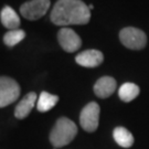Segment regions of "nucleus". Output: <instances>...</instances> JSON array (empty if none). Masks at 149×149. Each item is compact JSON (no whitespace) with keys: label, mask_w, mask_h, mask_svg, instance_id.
Wrapping results in <instances>:
<instances>
[{"label":"nucleus","mask_w":149,"mask_h":149,"mask_svg":"<svg viewBox=\"0 0 149 149\" xmlns=\"http://www.w3.org/2000/svg\"><path fill=\"white\" fill-rule=\"evenodd\" d=\"M26 38V32L21 29H16V30H9V31L3 36V43L7 47L12 48L20 43Z\"/></svg>","instance_id":"obj_15"},{"label":"nucleus","mask_w":149,"mask_h":149,"mask_svg":"<svg viewBox=\"0 0 149 149\" xmlns=\"http://www.w3.org/2000/svg\"><path fill=\"white\" fill-rule=\"evenodd\" d=\"M139 87L134 83H124L119 90H118V96L123 102L129 103L135 100L139 95Z\"/></svg>","instance_id":"obj_14"},{"label":"nucleus","mask_w":149,"mask_h":149,"mask_svg":"<svg viewBox=\"0 0 149 149\" xmlns=\"http://www.w3.org/2000/svg\"><path fill=\"white\" fill-rule=\"evenodd\" d=\"M119 39L126 48L130 50H141L146 47L147 37L144 31L136 28H124L119 32Z\"/></svg>","instance_id":"obj_5"},{"label":"nucleus","mask_w":149,"mask_h":149,"mask_svg":"<svg viewBox=\"0 0 149 149\" xmlns=\"http://www.w3.org/2000/svg\"><path fill=\"white\" fill-rule=\"evenodd\" d=\"M38 96L34 92H30L17 104L15 108V117L18 119H23L29 116L32 108L37 104Z\"/></svg>","instance_id":"obj_10"},{"label":"nucleus","mask_w":149,"mask_h":149,"mask_svg":"<svg viewBox=\"0 0 149 149\" xmlns=\"http://www.w3.org/2000/svg\"><path fill=\"white\" fill-rule=\"evenodd\" d=\"M50 0H30L20 7V13L28 20H38L48 12Z\"/></svg>","instance_id":"obj_6"},{"label":"nucleus","mask_w":149,"mask_h":149,"mask_svg":"<svg viewBox=\"0 0 149 149\" xmlns=\"http://www.w3.org/2000/svg\"><path fill=\"white\" fill-rule=\"evenodd\" d=\"M20 93L21 88L16 80L9 76H0V108L15 103Z\"/></svg>","instance_id":"obj_3"},{"label":"nucleus","mask_w":149,"mask_h":149,"mask_svg":"<svg viewBox=\"0 0 149 149\" xmlns=\"http://www.w3.org/2000/svg\"><path fill=\"white\" fill-rule=\"evenodd\" d=\"M76 63L84 68H96L101 65L104 61V55L98 50H86L76 55Z\"/></svg>","instance_id":"obj_8"},{"label":"nucleus","mask_w":149,"mask_h":149,"mask_svg":"<svg viewBox=\"0 0 149 149\" xmlns=\"http://www.w3.org/2000/svg\"><path fill=\"white\" fill-rule=\"evenodd\" d=\"M113 137L118 146H120L123 148H130L134 145L133 134L122 126L116 127L113 130Z\"/></svg>","instance_id":"obj_12"},{"label":"nucleus","mask_w":149,"mask_h":149,"mask_svg":"<svg viewBox=\"0 0 149 149\" xmlns=\"http://www.w3.org/2000/svg\"><path fill=\"white\" fill-rule=\"evenodd\" d=\"M58 40L62 49L69 53H73L75 51H77L82 45V40L79 37V34L74 30L68 27L62 28L60 30L58 33Z\"/></svg>","instance_id":"obj_7"},{"label":"nucleus","mask_w":149,"mask_h":149,"mask_svg":"<svg viewBox=\"0 0 149 149\" xmlns=\"http://www.w3.org/2000/svg\"><path fill=\"white\" fill-rule=\"evenodd\" d=\"M116 86H117V83L115 79H113L112 76H103L96 81L93 90L97 97L107 98L115 92Z\"/></svg>","instance_id":"obj_9"},{"label":"nucleus","mask_w":149,"mask_h":149,"mask_svg":"<svg viewBox=\"0 0 149 149\" xmlns=\"http://www.w3.org/2000/svg\"><path fill=\"white\" fill-rule=\"evenodd\" d=\"M91 19V9L82 0H58L51 11V21L55 26L86 24Z\"/></svg>","instance_id":"obj_1"},{"label":"nucleus","mask_w":149,"mask_h":149,"mask_svg":"<svg viewBox=\"0 0 149 149\" xmlns=\"http://www.w3.org/2000/svg\"><path fill=\"white\" fill-rule=\"evenodd\" d=\"M0 20L2 26L9 30L19 29L20 26V18L17 12L9 6H5L0 12Z\"/></svg>","instance_id":"obj_11"},{"label":"nucleus","mask_w":149,"mask_h":149,"mask_svg":"<svg viewBox=\"0 0 149 149\" xmlns=\"http://www.w3.org/2000/svg\"><path fill=\"white\" fill-rule=\"evenodd\" d=\"M77 135V127L73 120L68 117H60L54 124L49 139L54 149L69 145Z\"/></svg>","instance_id":"obj_2"},{"label":"nucleus","mask_w":149,"mask_h":149,"mask_svg":"<svg viewBox=\"0 0 149 149\" xmlns=\"http://www.w3.org/2000/svg\"><path fill=\"white\" fill-rule=\"evenodd\" d=\"M59 102V97L53 94H50L48 92H41V94L39 95L37 101V108L39 112L47 113L50 109H52L56 103Z\"/></svg>","instance_id":"obj_13"},{"label":"nucleus","mask_w":149,"mask_h":149,"mask_svg":"<svg viewBox=\"0 0 149 149\" xmlns=\"http://www.w3.org/2000/svg\"><path fill=\"white\" fill-rule=\"evenodd\" d=\"M100 113H101V107L97 103L91 102L86 104L80 114L81 127L87 133H94L98 128Z\"/></svg>","instance_id":"obj_4"}]
</instances>
